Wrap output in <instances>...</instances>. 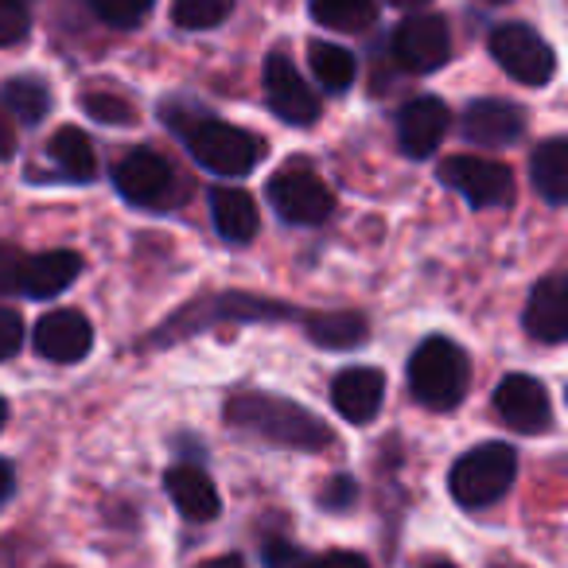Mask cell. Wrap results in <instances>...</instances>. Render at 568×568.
<instances>
[{
  "instance_id": "6da1fadb",
  "label": "cell",
  "mask_w": 568,
  "mask_h": 568,
  "mask_svg": "<svg viewBox=\"0 0 568 568\" xmlns=\"http://www.w3.org/2000/svg\"><path fill=\"white\" fill-rule=\"evenodd\" d=\"M226 420L245 428V433L265 436L268 444H281V448H296V452H324L335 440L332 428L316 413L273 394H234L226 402Z\"/></svg>"
},
{
  "instance_id": "7a4b0ae2",
  "label": "cell",
  "mask_w": 568,
  "mask_h": 568,
  "mask_svg": "<svg viewBox=\"0 0 568 568\" xmlns=\"http://www.w3.org/2000/svg\"><path fill=\"white\" fill-rule=\"evenodd\" d=\"M409 389L428 409H452L467 394V355L452 339H425L409 358Z\"/></svg>"
},
{
  "instance_id": "3957f363",
  "label": "cell",
  "mask_w": 568,
  "mask_h": 568,
  "mask_svg": "<svg viewBox=\"0 0 568 568\" xmlns=\"http://www.w3.org/2000/svg\"><path fill=\"white\" fill-rule=\"evenodd\" d=\"M514 471H518V452L503 440H490L471 448L452 467V498L467 510L495 506L510 490Z\"/></svg>"
},
{
  "instance_id": "277c9868",
  "label": "cell",
  "mask_w": 568,
  "mask_h": 568,
  "mask_svg": "<svg viewBox=\"0 0 568 568\" xmlns=\"http://www.w3.org/2000/svg\"><path fill=\"white\" fill-rule=\"evenodd\" d=\"M175 133L183 136L187 152L214 175H250L257 164V141L245 129L226 125V121L199 118L187 125H175Z\"/></svg>"
},
{
  "instance_id": "5b68a950",
  "label": "cell",
  "mask_w": 568,
  "mask_h": 568,
  "mask_svg": "<svg viewBox=\"0 0 568 568\" xmlns=\"http://www.w3.org/2000/svg\"><path fill=\"white\" fill-rule=\"evenodd\" d=\"M490 55L495 63L521 87H545L557 74L552 48L526 24H503L490 32Z\"/></svg>"
},
{
  "instance_id": "8992f818",
  "label": "cell",
  "mask_w": 568,
  "mask_h": 568,
  "mask_svg": "<svg viewBox=\"0 0 568 568\" xmlns=\"http://www.w3.org/2000/svg\"><path fill=\"white\" fill-rule=\"evenodd\" d=\"M268 203L281 214L284 222H296V226H320L327 214L335 211V195L327 191V183L320 180L308 168H288V172H276L268 180Z\"/></svg>"
},
{
  "instance_id": "52a82bcc",
  "label": "cell",
  "mask_w": 568,
  "mask_h": 568,
  "mask_svg": "<svg viewBox=\"0 0 568 568\" xmlns=\"http://www.w3.org/2000/svg\"><path fill=\"white\" fill-rule=\"evenodd\" d=\"M113 183L118 191L129 199L133 206H149V211H160V206H172L175 199V172L160 152L152 149H133L118 160L113 168Z\"/></svg>"
},
{
  "instance_id": "ba28073f",
  "label": "cell",
  "mask_w": 568,
  "mask_h": 568,
  "mask_svg": "<svg viewBox=\"0 0 568 568\" xmlns=\"http://www.w3.org/2000/svg\"><path fill=\"white\" fill-rule=\"evenodd\" d=\"M440 183L467 199L471 206H506L514 199V175L506 164L479 156H448L440 164Z\"/></svg>"
},
{
  "instance_id": "9c48e42d",
  "label": "cell",
  "mask_w": 568,
  "mask_h": 568,
  "mask_svg": "<svg viewBox=\"0 0 568 568\" xmlns=\"http://www.w3.org/2000/svg\"><path fill=\"white\" fill-rule=\"evenodd\" d=\"M394 55L409 74L440 71L452 55V32H448V24H444V17L420 12V17L405 20L394 32Z\"/></svg>"
},
{
  "instance_id": "30bf717a",
  "label": "cell",
  "mask_w": 568,
  "mask_h": 568,
  "mask_svg": "<svg viewBox=\"0 0 568 568\" xmlns=\"http://www.w3.org/2000/svg\"><path fill=\"white\" fill-rule=\"evenodd\" d=\"M265 98L268 110L288 125H312L320 118V98L308 82L301 79V71L293 67V59L284 51H273L265 59Z\"/></svg>"
},
{
  "instance_id": "8fae6325",
  "label": "cell",
  "mask_w": 568,
  "mask_h": 568,
  "mask_svg": "<svg viewBox=\"0 0 568 568\" xmlns=\"http://www.w3.org/2000/svg\"><path fill=\"white\" fill-rule=\"evenodd\" d=\"M495 413H498V420H506V425L514 428V433L537 436L552 425L549 389H545L537 378H529V374H506L495 389Z\"/></svg>"
},
{
  "instance_id": "7c38bea8",
  "label": "cell",
  "mask_w": 568,
  "mask_h": 568,
  "mask_svg": "<svg viewBox=\"0 0 568 568\" xmlns=\"http://www.w3.org/2000/svg\"><path fill=\"white\" fill-rule=\"evenodd\" d=\"M448 125H452V113L440 98H433V94L413 98V102H405L402 113H397V144H402L405 156L425 160L440 149Z\"/></svg>"
},
{
  "instance_id": "4fadbf2b",
  "label": "cell",
  "mask_w": 568,
  "mask_h": 568,
  "mask_svg": "<svg viewBox=\"0 0 568 568\" xmlns=\"http://www.w3.org/2000/svg\"><path fill=\"white\" fill-rule=\"evenodd\" d=\"M386 402V374L374 366H351L332 382V405L351 425H371Z\"/></svg>"
},
{
  "instance_id": "5bb4252c",
  "label": "cell",
  "mask_w": 568,
  "mask_h": 568,
  "mask_svg": "<svg viewBox=\"0 0 568 568\" xmlns=\"http://www.w3.org/2000/svg\"><path fill=\"white\" fill-rule=\"evenodd\" d=\"M90 343H94V332H90V320L82 312H48L36 327V351L48 363H79L90 355Z\"/></svg>"
},
{
  "instance_id": "9a60e30c",
  "label": "cell",
  "mask_w": 568,
  "mask_h": 568,
  "mask_svg": "<svg viewBox=\"0 0 568 568\" xmlns=\"http://www.w3.org/2000/svg\"><path fill=\"white\" fill-rule=\"evenodd\" d=\"M521 129H526V113L510 102H498V98H479L464 113V136L483 144V149L514 144L521 136Z\"/></svg>"
},
{
  "instance_id": "2e32d148",
  "label": "cell",
  "mask_w": 568,
  "mask_h": 568,
  "mask_svg": "<svg viewBox=\"0 0 568 568\" xmlns=\"http://www.w3.org/2000/svg\"><path fill=\"white\" fill-rule=\"evenodd\" d=\"M526 332L534 335L537 343H565L568 335V293L560 276H549L529 293L526 304Z\"/></svg>"
},
{
  "instance_id": "e0dca14e",
  "label": "cell",
  "mask_w": 568,
  "mask_h": 568,
  "mask_svg": "<svg viewBox=\"0 0 568 568\" xmlns=\"http://www.w3.org/2000/svg\"><path fill=\"white\" fill-rule=\"evenodd\" d=\"M82 273V257L74 250H51L40 257H24V276H20V293L32 301H51Z\"/></svg>"
},
{
  "instance_id": "ac0fdd59",
  "label": "cell",
  "mask_w": 568,
  "mask_h": 568,
  "mask_svg": "<svg viewBox=\"0 0 568 568\" xmlns=\"http://www.w3.org/2000/svg\"><path fill=\"white\" fill-rule=\"evenodd\" d=\"M164 487H168V495H172L175 510H180L183 518H191V521L219 518V510H222L219 490H214V483L206 479L199 467H191V464L172 467V471L164 475Z\"/></svg>"
},
{
  "instance_id": "d6986e66",
  "label": "cell",
  "mask_w": 568,
  "mask_h": 568,
  "mask_svg": "<svg viewBox=\"0 0 568 568\" xmlns=\"http://www.w3.org/2000/svg\"><path fill=\"white\" fill-rule=\"evenodd\" d=\"M211 219L226 242L245 245L257 234V203L237 187H214L211 191Z\"/></svg>"
},
{
  "instance_id": "ffe728a7",
  "label": "cell",
  "mask_w": 568,
  "mask_h": 568,
  "mask_svg": "<svg viewBox=\"0 0 568 568\" xmlns=\"http://www.w3.org/2000/svg\"><path fill=\"white\" fill-rule=\"evenodd\" d=\"M48 156L51 164L59 168V172L67 175V180L74 183H87L98 175V160H94V144H90V136L82 133V129H59L55 136H51L48 144Z\"/></svg>"
},
{
  "instance_id": "44dd1931",
  "label": "cell",
  "mask_w": 568,
  "mask_h": 568,
  "mask_svg": "<svg viewBox=\"0 0 568 568\" xmlns=\"http://www.w3.org/2000/svg\"><path fill=\"white\" fill-rule=\"evenodd\" d=\"M534 187L552 206H560L568 199V144L560 136L545 141L534 152Z\"/></svg>"
},
{
  "instance_id": "7402d4cb",
  "label": "cell",
  "mask_w": 568,
  "mask_h": 568,
  "mask_svg": "<svg viewBox=\"0 0 568 568\" xmlns=\"http://www.w3.org/2000/svg\"><path fill=\"white\" fill-rule=\"evenodd\" d=\"M308 67H312V74H316V82L324 90H347L351 82H355V74H358V63H355V55H351L347 48H339V43H327V40H316L308 48Z\"/></svg>"
},
{
  "instance_id": "603a6c76",
  "label": "cell",
  "mask_w": 568,
  "mask_h": 568,
  "mask_svg": "<svg viewBox=\"0 0 568 568\" xmlns=\"http://www.w3.org/2000/svg\"><path fill=\"white\" fill-rule=\"evenodd\" d=\"M312 20L332 32H363L378 17V4L374 0H308Z\"/></svg>"
},
{
  "instance_id": "cb8c5ba5",
  "label": "cell",
  "mask_w": 568,
  "mask_h": 568,
  "mask_svg": "<svg viewBox=\"0 0 568 568\" xmlns=\"http://www.w3.org/2000/svg\"><path fill=\"white\" fill-rule=\"evenodd\" d=\"M308 335L327 351H347L358 347L366 339V320L355 312H335V316H316L308 320Z\"/></svg>"
},
{
  "instance_id": "d4e9b609",
  "label": "cell",
  "mask_w": 568,
  "mask_h": 568,
  "mask_svg": "<svg viewBox=\"0 0 568 568\" xmlns=\"http://www.w3.org/2000/svg\"><path fill=\"white\" fill-rule=\"evenodd\" d=\"M4 105H9L24 125H40L51 110V94H48V87L36 79H12L9 87H4Z\"/></svg>"
},
{
  "instance_id": "484cf974",
  "label": "cell",
  "mask_w": 568,
  "mask_h": 568,
  "mask_svg": "<svg viewBox=\"0 0 568 568\" xmlns=\"http://www.w3.org/2000/svg\"><path fill=\"white\" fill-rule=\"evenodd\" d=\"M230 12H234V0H172V20L183 32L219 28Z\"/></svg>"
},
{
  "instance_id": "4316f807",
  "label": "cell",
  "mask_w": 568,
  "mask_h": 568,
  "mask_svg": "<svg viewBox=\"0 0 568 568\" xmlns=\"http://www.w3.org/2000/svg\"><path fill=\"white\" fill-rule=\"evenodd\" d=\"M156 0H90V9L110 28H136L152 12Z\"/></svg>"
},
{
  "instance_id": "83f0119b",
  "label": "cell",
  "mask_w": 568,
  "mask_h": 568,
  "mask_svg": "<svg viewBox=\"0 0 568 568\" xmlns=\"http://www.w3.org/2000/svg\"><path fill=\"white\" fill-rule=\"evenodd\" d=\"M32 17H28V4L20 0H0V48H17L24 43Z\"/></svg>"
},
{
  "instance_id": "f1b7e54d",
  "label": "cell",
  "mask_w": 568,
  "mask_h": 568,
  "mask_svg": "<svg viewBox=\"0 0 568 568\" xmlns=\"http://www.w3.org/2000/svg\"><path fill=\"white\" fill-rule=\"evenodd\" d=\"M82 110L94 121H105V125H125V121H133V105L113 94H87L82 98Z\"/></svg>"
},
{
  "instance_id": "f546056e",
  "label": "cell",
  "mask_w": 568,
  "mask_h": 568,
  "mask_svg": "<svg viewBox=\"0 0 568 568\" xmlns=\"http://www.w3.org/2000/svg\"><path fill=\"white\" fill-rule=\"evenodd\" d=\"M20 276H24V253L17 245H0V293H20Z\"/></svg>"
},
{
  "instance_id": "4dcf8cb0",
  "label": "cell",
  "mask_w": 568,
  "mask_h": 568,
  "mask_svg": "<svg viewBox=\"0 0 568 568\" xmlns=\"http://www.w3.org/2000/svg\"><path fill=\"white\" fill-rule=\"evenodd\" d=\"M20 339H24V324H20V316L12 308H0V363L17 355Z\"/></svg>"
},
{
  "instance_id": "1f68e13d",
  "label": "cell",
  "mask_w": 568,
  "mask_h": 568,
  "mask_svg": "<svg viewBox=\"0 0 568 568\" xmlns=\"http://www.w3.org/2000/svg\"><path fill=\"white\" fill-rule=\"evenodd\" d=\"M265 568H312V560L304 557L296 545L288 541H268L265 545Z\"/></svg>"
},
{
  "instance_id": "d6a6232c",
  "label": "cell",
  "mask_w": 568,
  "mask_h": 568,
  "mask_svg": "<svg viewBox=\"0 0 568 568\" xmlns=\"http://www.w3.org/2000/svg\"><path fill=\"white\" fill-rule=\"evenodd\" d=\"M355 495H358L355 483H351L347 475H335L324 487V495H320V503H324L327 510H347V506H355Z\"/></svg>"
},
{
  "instance_id": "836d02e7",
  "label": "cell",
  "mask_w": 568,
  "mask_h": 568,
  "mask_svg": "<svg viewBox=\"0 0 568 568\" xmlns=\"http://www.w3.org/2000/svg\"><path fill=\"white\" fill-rule=\"evenodd\" d=\"M312 568H371V565L358 552H327V557L312 560Z\"/></svg>"
},
{
  "instance_id": "e575fe53",
  "label": "cell",
  "mask_w": 568,
  "mask_h": 568,
  "mask_svg": "<svg viewBox=\"0 0 568 568\" xmlns=\"http://www.w3.org/2000/svg\"><path fill=\"white\" fill-rule=\"evenodd\" d=\"M12 490H17V471H12V464L0 459V503H9Z\"/></svg>"
},
{
  "instance_id": "d590c367",
  "label": "cell",
  "mask_w": 568,
  "mask_h": 568,
  "mask_svg": "<svg viewBox=\"0 0 568 568\" xmlns=\"http://www.w3.org/2000/svg\"><path fill=\"white\" fill-rule=\"evenodd\" d=\"M12 152H17V133H12L9 121L0 118V160H9Z\"/></svg>"
},
{
  "instance_id": "8d00e7d4",
  "label": "cell",
  "mask_w": 568,
  "mask_h": 568,
  "mask_svg": "<svg viewBox=\"0 0 568 568\" xmlns=\"http://www.w3.org/2000/svg\"><path fill=\"white\" fill-rule=\"evenodd\" d=\"M203 568H245V565H242V557H234V552H230V557H214V560H206Z\"/></svg>"
},
{
  "instance_id": "74e56055",
  "label": "cell",
  "mask_w": 568,
  "mask_h": 568,
  "mask_svg": "<svg viewBox=\"0 0 568 568\" xmlns=\"http://www.w3.org/2000/svg\"><path fill=\"white\" fill-rule=\"evenodd\" d=\"M389 4H397V9H420V4H428V0H389Z\"/></svg>"
},
{
  "instance_id": "f35d334b",
  "label": "cell",
  "mask_w": 568,
  "mask_h": 568,
  "mask_svg": "<svg viewBox=\"0 0 568 568\" xmlns=\"http://www.w3.org/2000/svg\"><path fill=\"white\" fill-rule=\"evenodd\" d=\"M4 420H9V402L0 397V428H4Z\"/></svg>"
},
{
  "instance_id": "ab89813d",
  "label": "cell",
  "mask_w": 568,
  "mask_h": 568,
  "mask_svg": "<svg viewBox=\"0 0 568 568\" xmlns=\"http://www.w3.org/2000/svg\"><path fill=\"white\" fill-rule=\"evenodd\" d=\"M433 568H456V565H433Z\"/></svg>"
},
{
  "instance_id": "60d3db41",
  "label": "cell",
  "mask_w": 568,
  "mask_h": 568,
  "mask_svg": "<svg viewBox=\"0 0 568 568\" xmlns=\"http://www.w3.org/2000/svg\"><path fill=\"white\" fill-rule=\"evenodd\" d=\"M20 4H24V0H20Z\"/></svg>"
}]
</instances>
